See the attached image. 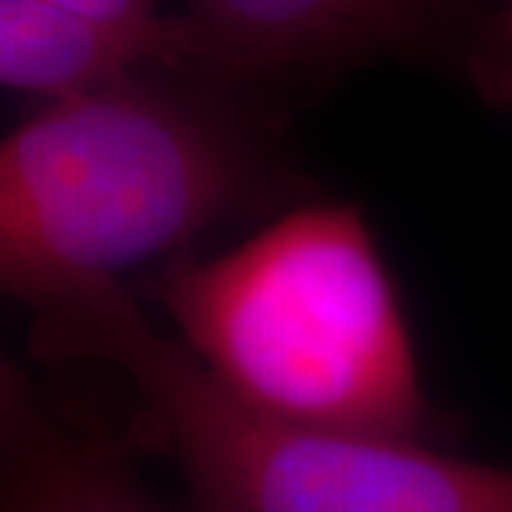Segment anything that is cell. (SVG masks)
Returning <instances> with one entry per match:
<instances>
[{
	"mask_svg": "<svg viewBox=\"0 0 512 512\" xmlns=\"http://www.w3.org/2000/svg\"><path fill=\"white\" fill-rule=\"evenodd\" d=\"M288 106L200 72L146 69L52 100L0 146V285L26 308L77 276L188 254L308 188Z\"/></svg>",
	"mask_w": 512,
	"mask_h": 512,
	"instance_id": "cell-1",
	"label": "cell"
},
{
	"mask_svg": "<svg viewBox=\"0 0 512 512\" xmlns=\"http://www.w3.org/2000/svg\"><path fill=\"white\" fill-rule=\"evenodd\" d=\"M146 293L254 410L370 439L436 427L402 299L356 205H291L225 254L165 259Z\"/></svg>",
	"mask_w": 512,
	"mask_h": 512,
	"instance_id": "cell-2",
	"label": "cell"
},
{
	"mask_svg": "<svg viewBox=\"0 0 512 512\" xmlns=\"http://www.w3.org/2000/svg\"><path fill=\"white\" fill-rule=\"evenodd\" d=\"M29 311L40 359L106 365L131 384L197 512H512V470L239 402L151 328L120 276L69 279Z\"/></svg>",
	"mask_w": 512,
	"mask_h": 512,
	"instance_id": "cell-3",
	"label": "cell"
},
{
	"mask_svg": "<svg viewBox=\"0 0 512 512\" xmlns=\"http://www.w3.org/2000/svg\"><path fill=\"white\" fill-rule=\"evenodd\" d=\"M194 72L271 97L322 86L379 57L501 89L481 0H188Z\"/></svg>",
	"mask_w": 512,
	"mask_h": 512,
	"instance_id": "cell-4",
	"label": "cell"
},
{
	"mask_svg": "<svg viewBox=\"0 0 512 512\" xmlns=\"http://www.w3.org/2000/svg\"><path fill=\"white\" fill-rule=\"evenodd\" d=\"M0 512H171L126 456L0 362Z\"/></svg>",
	"mask_w": 512,
	"mask_h": 512,
	"instance_id": "cell-5",
	"label": "cell"
},
{
	"mask_svg": "<svg viewBox=\"0 0 512 512\" xmlns=\"http://www.w3.org/2000/svg\"><path fill=\"white\" fill-rule=\"evenodd\" d=\"M146 69H194L183 15L117 23L52 0H0V80L12 92L52 103Z\"/></svg>",
	"mask_w": 512,
	"mask_h": 512,
	"instance_id": "cell-6",
	"label": "cell"
},
{
	"mask_svg": "<svg viewBox=\"0 0 512 512\" xmlns=\"http://www.w3.org/2000/svg\"><path fill=\"white\" fill-rule=\"evenodd\" d=\"M94 18L117 20V23H151L160 18L154 0H52Z\"/></svg>",
	"mask_w": 512,
	"mask_h": 512,
	"instance_id": "cell-7",
	"label": "cell"
}]
</instances>
